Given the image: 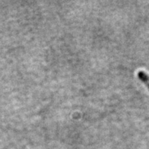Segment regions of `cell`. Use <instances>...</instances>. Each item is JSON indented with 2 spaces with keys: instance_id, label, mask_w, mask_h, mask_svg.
<instances>
[{
  "instance_id": "cell-1",
  "label": "cell",
  "mask_w": 149,
  "mask_h": 149,
  "mask_svg": "<svg viewBox=\"0 0 149 149\" xmlns=\"http://www.w3.org/2000/svg\"><path fill=\"white\" fill-rule=\"evenodd\" d=\"M137 77L149 91V74L145 71L139 70L137 72Z\"/></svg>"
}]
</instances>
